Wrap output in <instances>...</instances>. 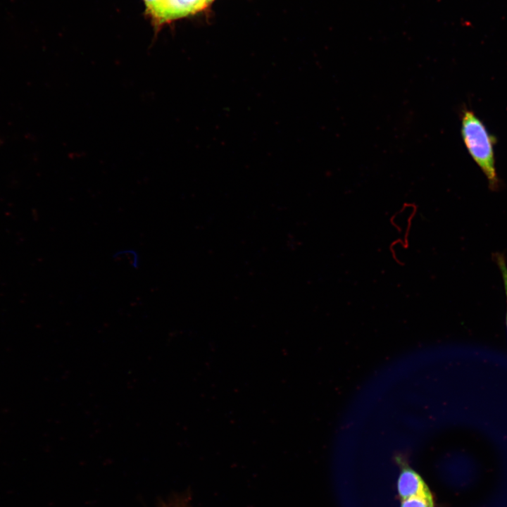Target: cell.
<instances>
[{
	"mask_svg": "<svg viewBox=\"0 0 507 507\" xmlns=\"http://www.w3.org/2000/svg\"><path fill=\"white\" fill-rule=\"evenodd\" d=\"M146 2V5L147 6L148 11H150V12L152 13L154 10L156 8L158 5L160 4L161 0H144Z\"/></svg>",
	"mask_w": 507,
	"mask_h": 507,
	"instance_id": "5b68a950",
	"label": "cell"
},
{
	"mask_svg": "<svg viewBox=\"0 0 507 507\" xmlns=\"http://www.w3.org/2000/svg\"><path fill=\"white\" fill-rule=\"evenodd\" d=\"M212 1H213V0H203L205 6H206V5H208V4H210Z\"/></svg>",
	"mask_w": 507,
	"mask_h": 507,
	"instance_id": "8992f818",
	"label": "cell"
},
{
	"mask_svg": "<svg viewBox=\"0 0 507 507\" xmlns=\"http://www.w3.org/2000/svg\"><path fill=\"white\" fill-rule=\"evenodd\" d=\"M461 132L470 156L485 175L489 187L496 189L500 181L496 168L495 136L474 111L467 108L462 111Z\"/></svg>",
	"mask_w": 507,
	"mask_h": 507,
	"instance_id": "6da1fadb",
	"label": "cell"
},
{
	"mask_svg": "<svg viewBox=\"0 0 507 507\" xmlns=\"http://www.w3.org/2000/svg\"><path fill=\"white\" fill-rule=\"evenodd\" d=\"M496 261L499 266V268L501 271L503 285H504V289H505V294L506 296V303H507V265L506 262L505 260L504 256L502 254H496ZM506 327H507V311H506Z\"/></svg>",
	"mask_w": 507,
	"mask_h": 507,
	"instance_id": "277c9868",
	"label": "cell"
},
{
	"mask_svg": "<svg viewBox=\"0 0 507 507\" xmlns=\"http://www.w3.org/2000/svg\"><path fill=\"white\" fill-rule=\"evenodd\" d=\"M397 490L403 499L418 495H431L420 475L408 468L401 472L397 481Z\"/></svg>",
	"mask_w": 507,
	"mask_h": 507,
	"instance_id": "7a4b0ae2",
	"label": "cell"
},
{
	"mask_svg": "<svg viewBox=\"0 0 507 507\" xmlns=\"http://www.w3.org/2000/svg\"><path fill=\"white\" fill-rule=\"evenodd\" d=\"M401 507H434L432 495H418L403 499Z\"/></svg>",
	"mask_w": 507,
	"mask_h": 507,
	"instance_id": "3957f363",
	"label": "cell"
}]
</instances>
